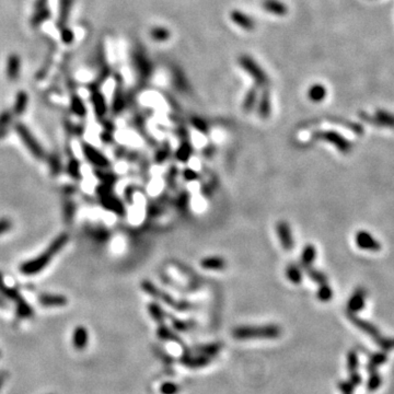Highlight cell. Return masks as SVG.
<instances>
[{"label": "cell", "mask_w": 394, "mask_h": 394, "mask_svg": "<svg viewBox=\"0 0 394 394\" xmlns=\"http://www.w3.org/2000/svg\"><path fill=\"white\" fill-rule=\"evenodd\" d=\"M68 240L69 236L67 233H60L59 236L49 244L45 252H43L41 255L37 257L32 258L28 260V262H24L20 266V272L23 275L27 276L39 274L40 272H42L49 264V262L52 260V258H54L56 254L65 247Z\"/></svg>", "instance_id": "1"}, {"label": "cell", "mask_w": 394, "mask_h": 394, "mask_svg": "<svg viewBox=\"0 0 394 394\" xmlns=\"http://www.w3.org/2000/svg\"><path fill=\"white\" fill-rule=\"evenodd\" d=\"M282 334V329L275 324L263 326H238L233 329L232 336L236 340L252 339H277Z\"/></svg>", "instance_id": "2"}, {"label": "cell", "mask_w": 394, "mask_h": 394, "mask_svg": "<svg viewBox=\"0 0 394 394\" xmlns=\"http://www.w3.org/2000/svg\"><path fill=\"white\" fill-rule=\"evenodd\" d=\"M142 288L145 292H147L148 295L151 297L156 298V299L162 301L163 303L168 304L171 308H173L177 311H188L194 309V304H192L188 301L185 300H176L175 298H173L168 292L161 290L160 288H158L155 284H152L151 282L145 279V281L142 282L141 284Z\"/></svg>", "instance_id": "3"}, {"label": "cell", "mask_w": 394, "mask_h": 394, "mask_svg": "<svg viewBox=\"0 0 394 394\" xmlns=\"http://www.w3.org/2000/svg\"><path fill=\"white\" fill-rule=\"evenodd\" d=\"M97 192L99 195L101 205H102L105 209L115 213L118 216L125 215L126 211L123 202L120 201L116 195H114L112 193L110 186H106L102 184V185L97 188Z\"/></svg>", "instance_id": "4"}, {"label": "cell", "mask_w": 394, "mask_h": 394, "mask_svg": "<svg viewBox=\"0 0 394 394\" xmlns=\"http://www.w3.org/2000/svg\"><path fill=\"white\" fill-rule=\"evenodd\" d=\"M15 129L17 132V134L20 136L22 143L24 144L25 147L28 148V150L31 152V154L36 159H39V160L44 159V157H45L44 149L42 148L40 143L36 141V138L32 135V133L30 132L28 127L22 123H16Z\"/></svg>", "instance_id": "5"}, {"label": "cell", "mask_w": 394, "mask_h": 394, "mask_svg": "<svg viewBox=\"0 0 394 394\" xmlns=\"http://www.w3.org/2000/svg\"><path fill=\"white\" fill-rule=\"evenodd\" d=\"M0 292H2L4 296L7 297L8 299H11L12 301L17 302L18 310L19 312H20V314L24 316H29L31 314V308L29 307V304L23 300V298L21 297L20 294H19L18 290H16L15 288L8 287V286L5 284V279L2 273H0Z\"/></svg>", "instance_id": "6"}, {"label": "cell", "mask_w": 394, "mask_h": 394, "mask_svg": "<svg viewBox=\"0 0 394 394\" xmlns=\"http://www.w3.org/2000/svg\"><path fill=\"white\" fill-rule=\"evenodd\" d=\"M82 152H84V156L86 157L87 160L93 164L94 167L100 168V169H106L110 167V161L102 152L99 151L98 149H95L93 146L90 144H82Z\"/></svg>", "instance_id": "7"}, {"label": "cell", "mask_w": 394, "mask_h": 394, "mask_svg": "<svg viewBox=\"0 0 394 394\" xmlns=\"http://www.w3.org/2000/svg\"><path fill=\"white\" fill-rule=\"evenodd\" d=\"M276 233L279 242L282 243V246L285 251H291L294 249L295 240L288 222H286L284 220L278 221L276 224Z\"/></svg>", "instance_id": "8"}, {"label": "cell", "mask_w": 394, "mask_h": 394, "mask_svg": "<svg viewBox=\"0 0 394 394\" xmlns=\"http://www.w3.org/2000/svg\"><path fill=\"white\" fill-rule=\"evenodd\" d=\"M21 73V58L18 54L12 53L8 56L6 62V75L10 81H16L20 77Z\"/></svg>", "instance_id": "9"}, {"label": "cell", "mask_w": 394, "mask_h": 394, "mask_svg": "<svg viewBox=\"0 0 394 394\" xmlns=\"http://www.w3.org/2000/svg\"><path fill=\"white\" fill-rule=\"evenodd\" d=\"M180 361L182 365L186 366L188 368H192V369H196V368H202L207 366L209 363H211V358L203 355L192 356L189 352H186L182 356Z\"/></svg>", "instance_id": "10"}, {"label": "cell", "mask_w": 394, "mask_h": 394, "mask_svg": "<svg viewBox=\"0 0 394 394\" xmlns=\"http://www.w3.org/2000/svg\"><path fill=\"white\" fill-rule=\"evenodd\" d=\"M74 2L75 0H59L58 18H57V27L59 29L67 27V22L69 20V16H71Z\"/></svg>", "instance_id": "11"}, {"label": "cell", "mask_w": 394, "mask_h": 394, "mask_svg": "<svg viewBox=\"0 0 394 394\" xmlns=\"http://www.w3.org/2000/svg\"><path fill=\"white\" fill-rule=\"evenodd\" d=\"M91 103L93 106L95 116H98L99 118L105 116L106 111H107L106 101H105L104 95L101 93L99 90L91 91Z\"/></svg>", "instance_id": "12"}, {"label": "cell", "mask_w": 394, "mask_h": 394, "mask_svg": "<svg viewBox=\"0 0 394 394\" xmlns=\"http://www.w3.org/2000/svg\"><path fill=\"white\" fill-rule=\"evenodd\" d=\"M241 65L243 66V68H247L249 71H246L247 73H249L252 77L255 78V80L257 81L258 85H266V82H268V77H266V75L264 74V72L260 71V69L255 65V63H253L252 60L247 59L246 57H244V58L241 60Z\"/></svg>", "instance_id": "13"}, {"label": "cell", "mask_w": 394, "mask_h": 394, "mask_svg": "<svg viewBox=\"0 0 394 394\" xmlns=\"http://www.w3.org/2000/svg\"><path fill=\"white\" fill-rule=\"evenodd\" d=\"M200 265L207 271H222L227 268V262L221 256H207L201 260Z\"/></svg>", "instance_id": "14"}, {"label": "cell", "mask_w": 394, "mask_h": 394, "mask_svg": "<svg viewBox=\"0 0 394 394\" xmlns=\"http://www.w3.org/2000/svg\"><path fill=\"white\" fill-rule=\"evenodd\" d=\"M315 138L321 139V141H325L331 144H334L336 147H338L340 150L345 151L347 149V144L346 142L343 139L341 136L332 132H321V133H316Z\"/></svg>", "instance_id": "15"}, {"label": "cell", "mask_w": 394, "mask_h": 394, "mask_svg": "<svg viewBox=\"0 0 394 394\" xmlns=\"http://www.w3.org/2000/svg\"><path fill=\"white\" fill-rule=\"evenodd\" d=\"M316 258V249L313 244H306L303 247L300 256V265L303 269L312 266L313 262Z\"/></svg>", "instance_id": "16"}, {"label": "cell", "mask_w": 394, "mask_h": 394, "mask_svg": "<svg viewBox=\"0 0 394 394\" xmlns=\"http://www.w3.org/2000/svg\"><path fill=\"white\" fill-rule=\"evenodd\" d=\"M349 317H351V320L354 322V324H355L356 326H358L360 330H363V331L366 332L368 335H370L371 338L374 340V342H376V343H378L381 339H382V338H381V336H380L379 332L377 331V329L374 327V326H372L371 324H369V323H367V322H365V321H363V320L358 319V317L354 316L353 314H352L351 316H349Z\"/></svg>", "instance_id": "17"}, {"label": "cell", "mask_w": 394, "mask_h": 394, "mask_svg": "<svg viewBox=\"0 0 394 394\" xmlns=\"http://www.w3.org/2000/svg\"><path fill=\"white\" fill-rule=\"evenodd\" d=\"M28 103H29V94L23 90L19 91L16 95L14 110H12L15 115H22V114L25 112V110H27Z\"/></svg>", "instance_id": "18"}, {"label": "cell", "mask_w": 394, "mask_h": 394, "mask_svg": "<svg viewBox=\"0 0 394 394\" xmlns=\"http://www.w3.org/2000/svg\"><path fill=\"white\" fill-rule=\"evenodd\" d=\"M285 275L291 284L299 285L302 283V278H303L302 271L300 269V266H298L297 264L291 263L287 265V268H286L285 271Z\"/></svg>", "instance_id": "19"}, {"label": "cell", "mask_w": 394, "mask_h": 394, "mask_svg": "<svg viewBox=\"0 0 394 394\" xmlns=\"http://www.w3.org/2000/svg\"><path fill=\"white\" fill-rule=\"evenodd\" d=\"M193 146L189 144L187 141H183L182 144L177 147L175 151V158L176 160H179L182 163L187 162L190 157L193 155Z\"/></svg>", "instance_id": "20"}, {"label": "cell", "mask_w": 394, "mask_h": 394, "mask_svg": "<svg viewBox=\"0 0 394 394\" xmlns=\"http://www.w3.org/2000/svg\"><path fill=\"white\" fill-rule=\"evenodd\" d=\"M221 347H222V345L220 344V343H213V344L200 345V346H196L194 348V353L197 355H203V356H206V357L212 358L220 352Z\"/></svg>", "instance_id": "21"}, {"label": "cell", "mask_w": 394, "mask_h": 394, "mask_svg": "<svg viewBox=\"0 0 394 394\" xmlns=\"http://www.w3.org/2000/svg\"><path fill=\"white\" fill-rule=\"evenodd\" d=\"M386 361L385 353H374L369 354V363L367 365V371L371 373L378 372V367Z\"/></svg>", "instance_id": "22"}, {"label": "cell", "mask_w": 394, "mask_h": 394, "mask_svg": "<svg viewBox=\"0 0 394 394\" xmlns=\"http://www.w3.org/2000/svg\"><path fill=\"white\" fill-rule=\"evenodd\" d=\"M50 15H52V12H50L48 7L42 8L39 10H34V14L32 15V18H31V25L33 28H39L40 25H42L44 22L49 20Z\"/></svg>", "instance_id": "23"}, {"label": "cell", "mask_w": 394, "mask_h": 394, "mask_svg": "<svg viewBox=\"0 0 394 394\" xmlns=\"http://www.w3.org/2000/svg\"><path fill=\"white\" fill-rule=\"evenodd\" d=\"M39 301L43 304V306H62V304L67 303L66 297L59 296V295H49L44 294L41 295L39 298Z\"/></svg>", "instance_id": "24"}, {"label": "cell", "mask_w": 394, "mask_h": 394, "mask_svg": "<svg viewBox=\"0 0 394 394\" xmlns=\"http://www.w3.org/2000/svg\"><path fill=\"white\" fill-rule=\"evenodd\" d=\"M71 110L75 115H77L78 117H85L87 114V107L85 105V102L80 97L76 94H74L71 98Z\"/></svg>", "instance_id": "25"}, {"label": "cell", "mask_w": 394, "mask_h": 394, "mask_svg": "<svg viewBox=\"0 0 394 394\" xmlns=\"http://www.w3.org/2000/svg\"><path fill=\"white\" fill-rule=\"evenodd\" d=\"M258 115L260 118H269L271 115V99L270 94L266 91L262 94V98L258 103Z\"/></svg>", "instance_id": "26"}, {"label": "cell", "mask_w": 394, "mask_h": 394, "mask_svg": "<svg viewBox=\"0 0 394 394\" xmlns=\"http://www.w3.org/2000/svg\"><path fill=\"white\" fill-rule=\"evenodd\" d=\"M157 335L159 336V339L164 340V341H172V342H175V343H177V344L183 346L182 340L175 333L171 331L169 327L164 325V323L160 324V326H159L158 331H157Z\"/></svg>", "instance_id": "27"}, {"label": "cell", "mask_w": 394, "mask_h": 394, "mask_svg": "<svg viewBox=\"0 0 394 394\" xmlns=\"http://www.w3.org/2000/svg\"><path fill=\"white\" fill-rule=\"evenodd\" d=\"M308 95L312 102H321L322 100L325 99L326 89L322 85H313L309 89Z\"/></svg>", "instance_id": "28"}, {"label": "cell", "mask_w": 394, "mask_h": 394, "mask_svg": "<svg viewBox=\"0 0 394 394\" xmlns=\"http://www.w3.org/2000/svg\"><path fill=\"white\" fill-rule=\"evenodd\" d=\"M232 21L240 25V28L245 29V30H251L253 29V21L250 19V17H247L246 15H243L242 12L239 11H234L231 15Z\"/></svg>", "instance_id": "29"}, {"label": "cell", "mask_w": 394, "mask_h": 394, "mask_svg": "<svg viewBox=\"0 0 394 394\" xmlns=\"http://www.w3.org/2000/svg\"><path fill=\"white\" fill-rule=\"evenodd\" d=\"M264 8L266 11L271 12V14L278 16L285 15L286 12H287L285 5L281 2H277V0H266V2H264Z\"/></svg>", "instance_id": "30"}, {"label": "cell", "mask_w": 394, "mask_h": 394, "mask_svg": "<svg viewBox=\"0 0 394 394\" xmlns=\"http://www.w3.org/2000/svg\"><path fill=\"white\" fill-rule=\"evenodd\" d=\"M125 107V99H124V94L120 87H117L116 91L113 94V103H112V110L114 113L118 114L119 112H122L123 109Z\"/></svg>", "instance_id": "31"}, {"label": "cell", "mask_w": 394, "mask_h": 394, "mask_svg": "<svg viewBox=\"0 0 394 394\" xmlns=\"http://www.w3.org/2000/svg\"><path fill=\"white\" fill-rule=\"evenodd\" d=\"M148 311L151 315L152 319L159 324H163L164 319H166V314H164L162 308L159 306L156 302H151L148 304Z\"/></svg>", "instance_id": "32"}, {"label": "cell", "mask_w": 394, "mask_h": 394, "mask_svg": "<svg viewBox=\"0 0 394 394\" xmlns=\"http://www.w3.org/2000/svg\"><path fill=\"white\" fill-rule=\"evenodd\" d=\"M67 172L69 176H72L74 180L81 179V171H80V162L76 158H72L67 164Z\"/></svg>", "instance_id": "33"}, {"label": "cell", "mask_w": 394, "mask_h": 394, "mask_svg": "<svg viewBox=\"0 0 394 394\" xmlns=\"http://www.w3.org/2000/svg\"><path fill=\"white\" fill-rule=\"evenodd\" d=\"M363 307H364V296L361 295L360 292H357V294H355L351 298V300H349L348 310L351 311L352 313H354L363 309Z\"/></svg>", "instance_id": "34"}, {"label": "cell", "mask_w": 394, "mask_h": 394, "mask_svg": "<svg viewBox=\"0 0 394 394\" xmlns=\"http://www.w3.org/2000/svg\"><path fill=\"white\" fill-rule=\"evenodd\" d=\"M304 271H306L307 275L312 279V281L316 284L319 285H323V284H326V277L325 275L323 274V273H321L320 271H317L315 269H313L312 266H310V268H307L304 269Z\"/></svg>", "instance_id": "35"}, {"label": "cell", "mask_w": 394, "mask_h": 394, "mask_svg": "<svg viewBox=\"0 0 394 394\" xmlns=\"http://www.w3.org/2000/svg\"><path fill=\"white\" fill-rule=\"evenodd\" d=\"M171 154V147H170V144L167 143V144H163L162 147L159 148L156 152L155 155V161L157 163H162L163 161H166L168 157L170 156Z\"/></svg>", "instance_id": "36"}, {"label": "cell", "mask_w": 394, "mask_h": 394, "mask_svg": "<svg viewBox=\"0 0 394 394\" xmlns=\"http://www.w3.org/2000/svg\"><path fill=\"white\" fill-rule=\"evenodd\" d=\"M256 99H257V92L256 90H251L247 92L246 97L243 101V110L245 112H251L253 110L254 107V104H255L256 102Z\"/></svg>", "instance_id": "37"}, {"label": "cell", "mask_w": 394, "mask_h": 394, "mask_svg": "<svg viewBox=\"0 0 394 394\" xmlns=\"http://www.w3.org/2000/svg\"><path fill=\"white\" fill-rule=\"evenodd\" d=\"M332 295H333V292H332L331 288H330L327 286V284L320 285V288H319V290H317V294H316L320 301H323V302L330 301L332 298Z\"/></svg>", "instance_id": "38"}, {"label": "cell", "mask_w": 394, "mask_h": 394, "mask_svg": "<svg viewBox=\"0 0 394 394\" xmlns=\"http://www.w3.org/2000/svg\"><path fill=\"white\" fill-rule=\"evenodd\" d=\"M171 322H172L174 329L179 332L188 331V330L194 326V322L192 321H182L179 319H174V317H171Z\"/></svg>", "instance_id": "39"}, {"label": "cell", "mask_w": 394, "mask_h": 394, "mask_svg": "<svg viewBox=\"0 0 394 394\" xmlns=\"http://www.w3.org/2000/svg\"><path fill=\"white\" fill-rule=\"evenodd\" d=\"M135 63H136V67L138 69L137 72L139 74H141L142 76H148V74H149V71H147L148 65H147V62H146L145 57L142 54H139V53L136 54Z\"/></svg>", "instance_id": "40"}, {"label": "cell", "mask_w": 394, "mask_h": 394, "mask_svg": "<svg viewBox=\"0 0 394 394\" xmlns=\"http://www.w3.org/2000/svg\"><path fill=\"white\" fill-rule=\"evenodd\" d=\"M381 383H382V380H381L380 374L378 372L376 373H371L369 380H368V384H367V389L369 391H377Z\"/></svg>", "instance_id": "41"}, {"label": "cell", "mask_w": 394, "mask_h": 394, "mask_svg": "<svg viewBox=\"0 0 394 394\" xmlns=\"http://www.w3.org/2000/svg\"><path fill=\"white\" fill-rule=\"evenodd\" d=\"M347 368L349 372H355L357 371L358 368V356L357 353L352 351L348 353L347 356Z\"/></svg>", "instance_id": "42"}, {"label": "cell", "mask_w": 394, "mask_h": 394, "mask_svg": "<svg viewBox=\"0 0 394 394\" xmlns=\"http://www.w3.org/2000/svg\"><path fill=\"white\" fill-rule=\"evenodd\" d=\"M60 39L65 44H72L75 40V33L72 29L63 27L60 29Z\"/></svg>", "instance_id": "43"}, {"label": "cell", "mask_w": 394, "mask_h": 394, "mask_svg": "<svg viewBox=\"0 0 394 394\" xmlns=\"http://www.w3.org/2000/svg\"><path fill=\"white\" fill-rule=\"evenodd\" d=\"M160 392L162 394H177L180 392V385L173 382H164L160 387Z\"/></svg>", "instance_id": "44"}, {"label": "cell", "mask_w": 394, "mask_h": 394, "mask_svg": "<svg viewBox=\"0 0 394 394\" xmlns=\"http://www.w3.org/2000/svg\"><path fill=\"white\" fill-rule=\"evenodd\" d=\"M48 161H49V168H50V171H52V173L55 175L58 174L60 172V169H61V163H60L59 158L57 156H50Z\"/></svg>", "instance_id": "45"}, {"label": "cell", "mask_w": 394, "mask_h": 394, "mask_svg": "<svg viewBox=\"0 0 394 394\" xmlns=\"http://www.w3.org/2000/svg\"><path fill=\"white\" fill-rule=\"evenodd\" d=\"M14 118V112L4 111L0 113V127H8Z\"/></svg>", "instance_id": "46"}, {"label": "cell", "mask_w": 394, "mask_h": 394, "mask_svg": "<svg viewBox=\"0 0 394 394\" xmlns=\"http://www.w3.org/2000/svg\"><path fill=\"white\" fill-rule=\"evenodd\" d=\"M151 36L152 39L156 41H164L168 37V32L167 30H164L162 28L154 29L151 31Z\"/></svg>", "instance_id": "47"}, {"label": "cell", "mask_w": 394, "mask_h": 394, "mask_svg": "<svg viewBox=\"0 0 394 394\" xmlns=\"http://www.w3.org/2000/svg\"><path fill=\"white\" fill-rule=\"evenodd\" d=\"M182 175H183L184 179H185V180L188 181V182L196 181V180L200 177V174L197 173L195 170L189 169V168L184 169V170H183V172H182Z\"/></svg>", "instance_id": "48"}, {"label": "cell", "mask_w": 394, "mask_h": 394, "mask_svg": "<svg viewBox=\"0 0 394 394\" xmlns=\"http://www.w3.org/2000/svg\"><path fill=\"white\" fill-rule=\"evenodd\" d=\"M377 344L381 347L384 352H389L394 348V339H381Z\"/></svg>", "instance_id": "49"}, {"label": "cell", "mask_w": 394, "mask_h": 394, "mask_svg": "<svg viewBox=\"0 0 394 394\" xmlns=\"http://www.w3.org/2000/svg\"><path fill=\"white\" fill-rule=\"evenodd\" d=\"M12 228V221L9 218H2L0 219V236L8 232Z\"/></svg>", "instance_id": "50"}, {"label": "cell", "mask_w": 394, "mask_h": 394, "mask_svg": "<svg viewBox=\"0 0 394 394\" xmlns=\"http://www.w3.org/2000/svg\"><path fill=\"white\" fill-rule=\"evenodd\" d=\"M74 214H75V206L73 203L68 202L65 205V220L67 222H71L73 220Z\"/></svg>", "instance_id": "51"}, {"label": "cell", "mask_w": 394, "mask_h": 394, "mask_svg": "<svg viewBox=\"0 0 394 394\" xmlns=\"http://www.w3.org/2000/svg\"><path fill=\"white\" fill-rule=\"evenodd\" d=\"M192 124L194 125V127H195L196 129L200 130V133H203V134H206V133H207L208 128H207V125L205 124L204 120L194 118V119H192Z\"/></svg>", "instance_id": "52"}, {"label": "cell", "mask_w": 394, "mask_h": 394, "mask_svg": "<svg viewBox=\"0 0 394 394\" xmlns=\"http://www.w3.org/2000/svg\"><path fill=\"white\" fill-rule=\"evenodd\" d=\"M176 176H177V170L175 168H171L167 172V177H166L167 183L169 185L174 184V182L176 181Z\"/></svg>", "instance_id": "53"}, {"label": "cell", "mask_w": 394, "mask_h": 394, "mask_svg": "<svg viewBox=\"0 0 394 394\" xmlns=\"http://www.w3.org/2000/svg\"><path fill=\"white\" fill-rule=\"evenodd\" d=\"M33 7H34V10H39L42 8L48 7V0H35Z\"/></svg>", "instance_id": "54"}, {"label": "cell", "mask_w": 394, "mask_h": 394, "mask_svg": "<svg viewBox=\"0 0 394 394\" xmlns=\"http://www.w3.org/2000/svg\"><path fill=\"white\" fill-rule=\"evenodd\" d=\"M7 134H8V127H0V139L6 137Z\"/></svg>", "instance_id": "55"}]
</instances>
